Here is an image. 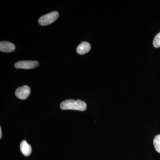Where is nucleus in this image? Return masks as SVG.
I'll use <instances>...</instances> for the list:
<instances>
[{"label": "nucleus", "instance_id": "7ed1b4c3", "mask_svg": "<svg viewBox=\"0 0 160 160\" xmlns=\"http://www.w3.org/2000/svg\"><path fill=\"white\" fill-rule=\"evenodd\" d=\"M38 62L35 61H22L17 62L15 64V67L17 69H31L38 66Z\"/></svg>", "mask_w": 160, "mask_h": 160}, {"label": "nucleus", "instance_id": "20e7f679", "mask_svg": "<svg viewBox=\"0 0 160 160\" xmlns=\"http://www.w3.org/2000/svg\"><path fill=\"white\" fill-rule=\"evenodd\" d=\"M31 92L30 88L27 86L19 87L15 92V95L18 98L22 100L26 99Z\"/></svg>", "mask_w": 160, "mask_h": 160}, {"label": "nucleus", "instance_id": "39448f33", "mask_svg": "<svg viewBox=\"0 0 160 160\" xmlns=\"http://www.w3.org/2000/svg\"><path fill=\"white\" fill-rule=\"evenodd\" d=\"M15 49V46L12 44L7 41H2L0 42V50L5 52H10L14 51Z\"/></svg>", "mask_w": 160, "mask_h": 160}, {"label": "nucleus", "instance_id": "6e6552de", "mask_svg": "<svg viewBox=\"0 0 160 160\" xmlns=\"http://www.w3.org/2000/svg\"><path fill=\"white\" fill-rule=\"evenodd\" d=\"M153 142L155 150L160 153V134L156 136Z\"/></svg>", "mask_w": 160, "mask_h": 160}, {"label": "nucleus", "instance_id": "1a4fd4ad", "mask_svg": "<svg viewBox=\"0 0 160 160\" xmlns=\"http://www.w3.org/2000/svg\"><path fill=\"white\" fill-rule=\"evenodd\" d=\"M153 45L155 48L160 47V32L158 33L155 37L153 41Z\"/></svg>", "mask_w": 160, "mask_h": 160}, {"label": "nucleus", "instance_id": "f03ea898", "mask_svg": "<svg viewBox=\"0 0 160 160\" xmlns=\"http://www.w3.org/2000/svg\"><path fill=\"white\" fill-rule=\"evenodd\" d=\"M58 17L59 13L58 12H52L41 17L38 20V23L42 26H47L54 22Z\"/></svg>", "mask_w": 160, "mask_h": 160}, {"label": "nucleus", "instance_id": "f257e3e1", "mask_svg": "<svg viewBox=\"0 0 160 160\" xmlns=\"http://www.w3.org/2000/svg\"><path fill=\"white\" fill-rule=\"evenodd\" d=\"M60 108L63 110H75L84 111L86 110L87 105L82 100L68 99L61 103Z\"/></svg>", "mask_w": 160, "mask_h": 160}, {"label": "nucleus", "instance_id": "9d476101", "mask_svg": "<svg viewBox=\"0 0 160 160\" xmlns=\"http://www.w3.org/2000/svg\"><path fill=\"white\" fill-rule=\"evenodd\" d=\"M2 128H0V138H2Z\"/></svg>", "mask_w": 160, "mask_h": 160}, {"label": "nucleus", "instance_id": "423d86ee", "mask_svg": "<svg viewBox=\"0 0 160 160\" xmlns=\"http://www.w3.org/2000/svg\"><path fill=\"white\" fill-rule=\"evenodd\" d=\"M91 49V46L88 42H82L77 48V52L80 55L86 54Z\"/></svg>", "mask_w": 160, "mask_h": 160}, {"label": "nucleus", "instance_id": "0eeeda50", "mask_svg": "<svg viewBox=\"0 0 160 160\" xmlns=\"http://www.w3.org/2000/svg\"><path fill=\"white\" fill-rule=\"evenodd\" d=\"M20 150L25 156H29L32 152L31 146L25 140H23L20 144Z\"/></svg>", "mask_w": 160, "mask_h": 160}]
</instances>
